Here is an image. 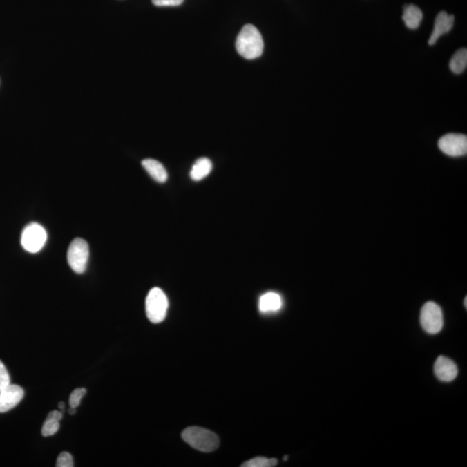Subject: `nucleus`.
I'll use <instances>...</instances> for the list:
<instances>
[{"label": "nucleus", "instance_id": "nucleus-23", "mask_svg": "<svg viewBox=\"0 0 467 467\" xmlns=\"http://www.w3.org/2000/svg\"><path fill=\"white\" fill-rule=\"evenodd\" d=\"M58 407H59L60 410H64L65 408V404L63 403V401H61L59 404H58Z\"/></svg>", "mask_w": 467, "mask_h": 467}, {"label": "nucleus", "instance_id": "nucleus-10", "mask_svg": "<svg viewBox=\"0 0 467 467\" xmlns=\"http://www.w3.org/2000/svg\"><path fill=\"white\" fill-rule=\"evenodd\" d=\"M453 23H455V16L448 15L444 11L439 12L438 16L436 17L435 28L432 30L430 39L428 40V44L430 46H434L439 37L444 35L452 30Z\"/></svg>", "mask_w": 467, "mask_h": 467}, {"label": "nucleus", "instance_id": "nucleus-3", "mask_svg": "<svg viewBox=\"0 0 467 467\" xmlns=\"http://www.w3.org/2000/svg\"><path fill=\"white\" fill-rule=\"evenodd\" d=\"M169 302L166 294L159 287L151 289L146 300L147 318L153 324H160L166 317Z\"/></svg>", "mask_w": 467, "mask_h": 467}, {"label": "nucleus", "instance_id": "nucleus-18", "mask_svg": "<svg viewBox=\"0 0 467 467\" xmlns=\"http://www.w3.org/2000/svg\"><path fill=\"white\" fill-rule=\"evenodd\" d=\"M86 393H87V390L84 388H79V389L75 390L70 397V407L77 408L81 404L82 399Z\"/></svg>", "mask_w": 467, "mask_h": 467}, {"label": "nucleus", "instance_id": "nucleus-19", "mask_svg": "<svg viewBox=\"0 0 467 467\" xmlns=\"http://www.w3.org/2000/svg\"><path fill=\"white\" fill-rule=\"evenodd\" d=\"M74 460L73 457L67 452H61L59 456H58L56 466L57 467H73Z\"/></svg>", "mask_w": 467, "mask_h": 467}, {"label": "nucleus", "instance_id": "nucleus-22", "mask_svg": "<svg viewBox=\"0 0 467 467\" xmlns=\"http://www.w3.org/2000/svg\"><path fill=\"white\" fill-rule=\"evenodd\" d=\"M75 412H77V410H75V408L70 407V410L68 411V413L70 415H73L75 414Z\"/></svg>", "mask_w": 467, "mask_h": 467}, {"label": "nucleus", "instance_id": "nucleus-15", "mask_svg": "<svg viewBox=\"0 0 467 467\" xmlns=\"http://www.w3.org/2000/svg\"><path fill=\"white\" fill-rule=\"evenodd\" d=\"M61 419H63V413L57 410L50 412L43 425L42 435L46 436V437L56 435L58 430H59V422Z\"/></svg>", "mask_w": 467, "mask_h": 467}, {"label": "nucleus", "instance_id": "nucleus-2", "mask_svg": "<svg viewBox=\"0 0 467 467\" xmlns=\"http://www.w3.org/2000/svg\"><path fill=\"white\" fill-rule=\"evenodd\" d=\"M182 438L191 448L202 452H211L218 448L220 441L218 436L209 429L190 427L182 432Z\"/></svg>", "mask_w": 467, "mask_h": 467}, {"label": "nucleus", "instance_id": "nucleus-12", "mask_svg": "<svg viewBox=\"0 0 467 467\" xmlns=\"http://www.w3.org/2000/svg\"><path fill=\"white\" fill-rule=\"evenodd\" d=\"M142 166L154 180L161 184L166 182L168 178L167 171L159 161L152 159L144 160Z\"/></svg>", "mask_w": 467, "mask_h": 467}, {"label": "nucleus", "instance_id": "nucleus-21", "mask_svg": "<svg viewBox=\"0 0 467 467\" xmlns=\"http://www.w3.org/2000/svg\"><path fill=\"white\" fill-rule=\"evenodd\" d=\"M157 6H177L182 4L184 0H152Z\"/></svg>", "mask_w": 467, "mask_h": 467}, {"label": "nucleus", "instance_id": "nucleus-11", "mask_svg": "<svg viewBox=\"0 0 467 467\" xmlns=\"http://www.w3.org/2000/svg\"><path fill=\"white\" fill-rule=\"evenodd\" d=\"M281 307H283V300L280 295L274 292L263 294L260 298L259 309L264 314L280 311Z\"/></svg>", "mask_w": 467, "mask_h": 467}, {"label": "nucleus", "instance_id": "nucleus-6", "mask_svg": "<svg viewBox=\"0 0 467 467\" xmlns=\"http://www.w3.org/2000/svg\"><path fill=\"white\" fill-rule=\"evenodd\" d=\"M421 325L429 334H437L443 328V312L441 307L429 301L423 305L421 312Z\"/></svg>", "mask_w": 467, "mask_h": 467}, {"label": "nucleus", "instance_id": "nucleus-5", "mask_svg": "<svg viewBox=\"0 0 467 467\" xmlns=\"http://www.w3.org/2000/svg\"><path fill=\"white\" fill-rule=\"evenodd\" d=\"M89 257L88 245L85 240H73L68 249V263L71 269L77 274H84L87 269Z\"/></svg>", "mask_w": 467, "mask_h": 467}, {"label": "nucleus", "instance_id": "nucleus-24", "mask_svg": "<svg viewBox=\"0 0 467 467\" xmlns=\"http://www.w3.org/2000/svg\"><path fill=\"white\" fill-rule=\"evenodd\" d=\"M466 301H467V298H465V307H466Z\"/></svg>", "mask_w": 467, "mask_h": 467}, {"label": "nucleus", "instance_id": "nucleus-7", "mask_svg": "<svg viewBox=\"0 0 467 467\" xmlns=\"http://www.w3.org/2000/svg\"><path fill=\"white\" fill-rule=\"evenodd\" d=\"M438 145L441 152L448 156L460 157L467 153V137L464 135H446L439 139Z\"/></svg>", "mask_w": 467, "mask_h": 467}, {"label": "nucleus", "instance_id": "nucleus-14", "mask_svg": "<svg viewBox=\"0 0 467 467\" xmlns=\"http://www.w3.org/2000/svg\"><path fill=\"white\" fill-rule=\"evenodd\" d=\"M212 170L211 161L207 158H200L196 161L191 171V178L192 180L200 181L207 177Z\"/></svg>", "mask_w": 467, "mask_h": 467}, {"label": "nucleus", "instance_id": "nucleus-20", "mask_svg": "<svg viewBox=\"0 0 467 467\" xmlns=\"http://www.w3.org/2000/svg\"><path fill=\"white\" fill-rule=\"evenodd\" d=\"M10 384H11V379H10L8 370H6L4 363L0 361V391L4 390Z\"/></svg>", "mask_w": 467, "mask_h": 467}, {"label": "nucleus", "instance_id": "nucleus-4", "mask_svg": "<svg viewBox=\"0 0 467 467\" xmlns=\"http://www.w3.org/2000/svg\"><path fill=\"white\" fill-rule=\"evenodd\" d=\"M47 233L42 225L37 222L30 223L23 229L21 245L27 252L36 254L46 245Z\"/></svg>", "mask_w": 467, "mask_h": 467}, {"label": "nucleus", "instance_id": "nucleus-13", "mask_svg": "<svg viewBox=\"0 0 467 467\" xmlns=\"http://www.w3.org/2000/svg\"><path fill=\"white\" fill-rule=\"evenodd\" d=\"M423 19V13L417 6L408 5L404 8L403 19L408 28L417 29Z\"/></svg>", "mask_w": 467, "mask_h": 467}, {"label": "nucleus", "instance_id": "nucleus-1", "mask_svg": "<svg viewBox=\"0 0 467 467\" xmlns=\"http://www.w3.org/2000/svg\"><path fill=\"white\" fill-rule=\"evenodd\" d=\"M236 48L238 53L246 59H256L262 56L264 43L262 34L253 25L243 26L236 39Z\"/></svg>", "mask_w": 467, "mask_h": 467}, {"label": "nucleus", "instance_id": "nucleus-9", "mask_svg": "<svg viewBox=\"0 0 467 467\" xmlns=\"http://www.w3.org/2000/svg\"><path fill=\"white\" fill-rule=\"evenodd\" d=\"M434 370L435 376L442 382H452L458 376V367L455 363L444 356L436 359Z\"/></svg>", "mask_w": 467, "mask_h": 467}, {"label": "nucleus", "instance_id": "nucleus-16", "mask_svg": "<svg viewBox=\"0 0 467 467\" xmlns=\"http://www.w3.org/2000/svg\"><path fill=\"white\" fill-rule=\"evenodd\" d=\"M450 68L455 74H461L466 70L467 66V50L461 49L453 55L450 61Z\"/></svg>", "mask_w": 467, "mask_h": 467}, {"label": "nucleus", "instance_id": "nucleus-17", "mask_svg": "<svg viewBox=\"0 0 467 467\" xmlns=\"http://www.w3.org/2000/svg\"><path fill=\"white\" fill-rule=\"evenodd\" d=\"M278 460L276 459H269L266 457H256L252 459L248 460L242 464V467H273L276 466Z\"/></svg>", "mask_w": 467, "mask_h": 467}, {"label": "nucleus", "instance_id": "nucleus-8", "mask_svg": "<svg viewBox=\"0 0 467 467\" xmlns=\"http://www.w3.org/2000/svg\"><path fill=\"white\" fill-rule=\"evenodd\" d=\"M25 396V391L21 387L10 384L4 390L0 391V413H6L17 405L19 404Z\"/></svg>", "mask_w": 467, "mask_h": 467}]
</instances>
